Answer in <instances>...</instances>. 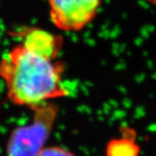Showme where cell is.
<instances>
[{"label":"cell","instance_id":"7a4b0ae2","mask_svg":"<svg viewBox=\"0 0 156 156\" xmlns=\"http://www.w3.org/2000/svg\"><path fill=\"white\" fill-rule=\"evenodd\" d=\"M32 121L11 132L7 142V156H37L45 147L56 121L58 108L48 102L32 108Z\"/></svg>","mask_w":156,"mask_h":156},{"label":"cell","instance_id":"5b68a950","mask_svg":"<svg viewBox=\"0 0 156 156\" xmlns=\"http://www.w3.org/2000/svg\"><path fill=\"white\" fill-rule=\"evenodd\" d=\"M37 156H75L72 152L59 146L45 147Z\"/></svg>","mask_w":156,"mask_h":156},{"label":"cell","instance_id":"8992f818","mask_svg":"<svg viewBox=\"0 0 156 156\" xmlns=\"http://www.w3.org/2000/svg\"><path fill=\"white\" fill-rule=\"evenodd\" d=\"M147 2H148V3H150L152 5H156V0H145Z\"/></svg>","mask_w":156,"mask_h":156},{"label":"cell","instance_id":"3957f363","mask_svg":"<svg viewBox=\"0 0 156 156\" xmlns=\"http://www.w3.org/2000/svg\"><path fill=\"white\" fill-rule=\"evenodd\" d=\"M102 0H48L51 22L63 31H79L93 21Z\"/></svg>","mask_w":156,"mask_h":156},{"label":"cell","instance_id":"277c9868","mask_svg":"<svg viewBox=\"0 0 156 156\" xmlns=\"http://www.w3.org/2000/svg\"><path fill=\"white\" fill-rule=\"evenodd\" d=\"M122 135L111 139L106 146V156H139L140 147L135 140V132L122 127Z\"/></svg>","mask_w":156,"mask_h":156},{"label":"cell","instance_id":"6da1fadb","mask_svg":"<svg viewBox=\"0 0 156 156\" xmlns=\"http://www.w3.org/2000/svg\"><path fill=\"white\" fill-rule=\"evenodd\" d=\"M13 35L20 43L0 59L9 100L32 109L69 95L62 81L65 63L57 59L61 36L37 27H23Z\"/></svg>","mask_w":156,"mask_h":156}]
</instances>
